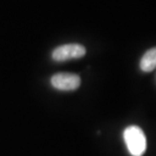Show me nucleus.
Listing matches in <instances>:
<instances>
[{
    "label": "nucleus",
    "mask_w": 156,
    "mask_h": 156,
    "mask_svg": "<svg viewBox=\"0 0 156 156\" xmlns=\"http://www.w3.org/2000/svg\"><path fill=\"white\" fill-rule=\"evenodd\" d=\"M127 149L132 156H142L147 148V140L143 130L136 125L128 126L123 132Z\"/></svg>",
    "instance_id": "nucleus-1"
},
{
    "label": "nucleus",
    "mask_w": 156,
    "mask_h": 156,
    "mask_svg": "<svg viewBox=\"0 0 156 156\" xmlns=\"http://www.w3.org/2000/svg\"><path fill=\"white\" fill-rule=\"evenodd\" d=\"M86 55V48L79 44L59 45L52 51L51 58L55 62H66L74 58H81Z\"/></svg>",
    "instance_id": "nucleus-2"
},
{
    "label": "nucleus",
    "mask_w": 156,
    "mask_h": 156,
    "mask_svg": "<svg viewBox=\"0 0 156 156\" xmlns=\"http://www.w3.org/2000/svg\"><path fill=\"white\" fill-rule=\"evenodd\" d=\"M51 84L59 91H75L81 85V78L71 73H58L51 77Z\"/></svg>",
    "instance_id": "nucleus-3"
},
{
    "label": "nucleus",
    "mask_w": 156,
    "mask_h": 156,
    "mask_svg": "<svg viewBox=\"0 0 156 156\" xmlns=\"http://www.w3.org/2000/svg\"><path fill=\"white\" fill-rule=\"evenodd\" d=\"M140 69L144 73H150L156 69V48L148 49L142 55L139 64Z\"/></svg>",
    "instance_id": "nucleus-4"
}]
</instances>
